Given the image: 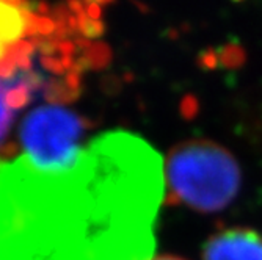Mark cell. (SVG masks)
I'll use <instances>...</instances> for the list:
<instances>
[{"mask_svg": "<svg viewBox=\"0 0 262 260\" xmlns=\"http://www.w3.org/2000/svg\"><path fill=\"white\" fill-rule=\"evenodd\" d=\"M165 199L200 214L226 208L241 192L237 158L217 141L192 138L178 143L163 158Z\"/></svg>", "mask_w": 262, "mask_h": 260, "instance_id": "2", "label": "cell"}, {"mask_svg": "<svg viewBox=\"0 0 262 260\" xmlns=\"http://www.w3.org/2000/svg\"><path fill=\"white\" fill-rule=\"evenodd\" d=\"M90 4L44 5L0 0V77L29 70L54 38L74 27Z\"/></svg>", "mask_w": 262, "mask_h": 260, "instance_id": "3", "label": "cell"}, {"mask_svg": "<svg viewBox=\"0 0 262 260\" xmlns=\"http://www.w3.org/2000/svg\"><path fill=\"white\" fill-rule=\"evenodd\" d=\"M38 89L41 86L30 70L0 77V149L7 139L14 114L32 101Z\"/></svg>", "mask_w": 262, "mask_h": 260, "instance_id": "6", "label": "cell"}, {"mask_svg": "<svg viewBox=\"0 0 262 260\" xmlns=\"http://www.w3.org/2000/svg\"><path fill=\"white\" fill-rule=\"evenodd\" d=\"M163 201V158L130 132L58 167L0 154V260H151Z\"/></svg>", "mask_w": 262, "mask_h": 260, "instance_id": "1", "label": "cell"}, {"mask_svg": "<svg viewBox=\"0 0 262 260\" xmlns=\"http://www.w3.org/2000/svg\"><path fill=\"white\" fill-rule=\"evenodd\" d=\"M203 260H262V233L234 226L212 233L203 246Z\"/></svg>", "mask_w": 262, "mask_h": 260, "instance_id": "5", "label": "cell"}, {"mask_svg": "<svg viewBox=\"0 0 262 260\" xmlns=\"http://www.w3.org/2000/svg\"><path fill=\"white\" fill-rule=\"evenodd\" d=\"M85 123L58 105H42L24 117L19 132L22 152L42 164L73 161L86 141Z\"/></svg>", "mask_w": 262, "mask_h": 260, "instance_id": "4", "label": "cell"}, {"mask_svg": "<svg viewBox=\"0 0 262 260\" xmlns=\"http://www.w3.org/2000/svg\"><path fill=\"white\" fill-rule=\"evenodd\" d=\"M151 260H187L179 255H171V254H163V255H154Z\"/></svg>", "mask_w": 262, "mask_h": 260, "instance_id": "7", "label": "cell"}]
</instances>
